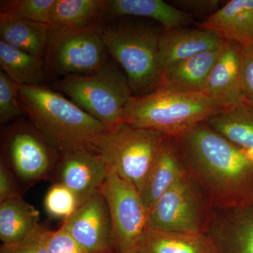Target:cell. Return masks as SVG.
Wrapping results in <instances>:
<instances>
[{
	"instance_id": "obj_30",
	"label": "cell",
	"mask_w": 253,
	"mask_h": 253,
	"mask_svg": "<svg viewBox=\"0 0 253 253\" xmlns=\"http://www.w3.org/2000/svg\"><path fill=\"white\" fill-rule=\"evenodd\" d=\"M241 81L245 101L253 108V44L242 46Z\"/></svg>"
},
{
	"instance_id": "obj_7",
	"label": "cell",
	"mask_w": 253,
	"mask_h": 253,
	"mask_svg": "<svg viewBox=\"0 0 253 253\" xmlns=\"http://www.w3.org/2000/svg\"><path fill=\"white\" fill-rule=\"evenodd\" d=\"M99 191L109 208L113 253H135L149 229V212L140 192L113 170Z\"/></svg>"
},
{
	"instance_id": "obj_20",
	"label": "cell",
	"mask_w": 253,
	"mask_h": 253,
	"mask_svg": "<svg viewBox=\"0 0 253 253\" xmlns=\"http://www.w3.org/2000/svg\"><path fill=\"white\" fill-rule=\"evenodd\" d=\"M49 36V24L0 14L1 41L12 47L42 58Z\"/></svg>"
},
{
	"instance_id": "obj_26",
	"label": "cell",
	"mask_w": 253,
	"mask_h": 253,
	"mask_svg": "<svg viewBox=\"0 0 253 253\" xmlns=\"http://www.w3.org/2000/svg\"><path fill=\"white\" fill-rule=\"evenodd\" d=\"M56 0L1 1V14L49 25L51 10Z\"/></svg>"
},
{
	"instance_id": "obj_29",
	"label": "cell",
	"mask_w": 253,
	"mask_h": 253,
	"mask_svg": "<svg viewBox=\"0 0 253 253\" xmlns=\"http://www.w3.org/2000/svg\"><path fill=\"white\" fill-rule=\"evenodd\" d=\"M50 230L40 224L36 230L21 242L2 245L1 251L8 253H48L47 241Z\"/></svg>"
},
{
	"instance_id": "obj_35",
	"label": "cell",
	"mask_w": 253,
	"mask_h": 253,
	"mask_svg": "<svg viewBox=\"0 0 253 253\" xmlns=\"http://www.w3.org/2000/svg\"></svg>"
},
{
	"instance_id": "obj_32",
	"label": "cell",
	"mask_w": 253,
	"mask_h": 253,
	"mask_svg": "<svg viewBox=\"0 0 253 253\" xmlns=\"http://www.w3.org/2000/svg\"><path fill=\"white\" fill-rule=\"evenodd\" d=\"M220 1L219 0H176L172 1V4L187 13L191 14L211 15L219 9Z\"/></svg>"
},
{
	"instance_id": "obj_1",
	"label": "cell",
	"mask_w": 253,
	"mask_h": 253,
	"mask_svg": "<svg viewBox=\"0 0 253 253\" xmlns=\"http://www.w3.org/2000/svg\"><path fill=\"white\" fill-rule=\"evenodd\" d=\"M190 166L231 208L253 202V159L204 123L178 136Z\"/></svg>"
},
{
	"instance_id": "obj_3",
	"label": "cell",
	"mask_w": 253,
	"mask_h": 253,
	"mask_svg": "<svg viewBox=\"0 0 253 253\" xmlns=\"http://www.w3.org/2000/svg\"><path fill=\"white\" fill-rule=\"evenodd\" d=\"M226 109L204 92L158 87L149 94L131 96L123 111V122L176 138Z\"/></svg>"
},
{
	"instance_id": "obj_9",
	"label": "cell",
	"mask_w": 253,
	"mask_h": 253,
	"mask_svg": "<svg viewBox=\"0 0 253 253\" xmlns=\"http://www.w3.org/2000/svg\"><path fill=\"white\" fill-rule=\"evenodd\" d=\"M201 222L199 194L186 173L158 199L149 214L153 230L201 234Z\"/></svg>"
},
{
	"instance_id": "obj_24",
	"label": "cell",
	"mask_w": 253,
	"mask_h": 253,
	"mask_svg": "<svg viewBox=\"0 0 253 253\" xmlns=\"http://www.w3.org/2000/svg\"><path fill=\"white\" fill-rule=\"evenodd\" d=\"M1 71L20 85L42 86L45 66L42 58L16 49L0 41Z\"/></svg>"
},
{
	"instance_id": "obj_10",
	"label": "cell",
	"mask_w": 253,
	"mask_h": 253,
	"mask_svg": "<svg viewBox=\"0 0 253 253\" xmlns=\"http://www.w3.org/2000/svg\"><path fill=\"white\" fill-rule=\"evenodd\" d=\"M61 226L86 253H113L109 208L99 190L84 200Z\"/></svg>"
},
{
	"instance_id": "obj_13",
	"label": "cell",
	"mask_w": 253,
	"mask_h": 253,
	"mask_svg": "<svg viewBox=\"0 0 253 253\" xmlns=\"http://www.w3.org/2000/svg\"><path fill=\"white\" fill-rule=\"evenodd\" d=\"M225 41L215 32L203 28L165 31L160 36L158 47L161 72L174 63L219 47Z\"/></svg>"
},
{
	"instance_id": "obj_2",
	"label": "cell",
	"mask_w": 253,
	"mask_h": 253,
	"mask_svg": "<svg viewBox=\"0 0 253 253\" xmlns=\"http://www.w3.org/2000/svg\"><path fill=\"white\" fill-rule=\"evenodd\" d=\"M19 101L21 109L50 147L62 155L83 150L99 154L111 126L71 99L44 86L21 85Z\"/></svg>"
},
{
	"instance_id": "obj_16",
	"label": "cell",
	"mask_w": 253,
	"mask_h": 253,
	"mask_svg": "<svg viewBox=\"0 0 253 253\" xmlns=\"http://www.w3.org/2000/svg\"><path fill=\"white\" fill-rule=\"evenodd\" d=\"M200 28L241 46L253 44V0H231L208 16Z\"/></svg>"
},
{
	"instance_id": "obj_21",
	"label": "cell",
	"mask_w": 253,
	"mask_h": 253,
	"mask_svg": "<svg viewBox=\"0 0 253 253\" xmlns=\"http://www.w3.org/2000/svg\"><path fill=\"white\" fill-rule=\"evenodd\" d=\"M135 253H221L212 239L202 234L149 229Z\"/></svg>"
},
{
	"instance_id": "obj_18",
	"label": "cell",
	"mask_w": 253,
	"mask_h": 253,
	"mask_svg": "<svg viewBox=\"0 0 253 253\" xmlns=\"http://www.w3.org/2000/svg\"><path fill=\"white\" fill-rule=\"evenodd\" d=\"M104 10L114 17L123 16L152 18L166 31L181 28L194 22L191 15L162 0H109Z\"/></svg>"
},
{
	"instance_id": "obj_4",
	"label": "cell",
	"mask_w": 253,
	"mask_h": 253,
	"mask_svg": "<svg viewBox=\"0 0 253 253\" xmlns=\"http://www.w3.org/2000/svg\"><path fill=\"white\" fill-rule=\"evenodd\" d=\"M101 32L108 52L122 67L133 96L157 89L161 82L158 64L161 33L135 24L115 25Z\"/></svg>"
},
{
	"instance_id": "obj_28",
	"label": "cell",
	"mask_w": 253,
	"mask_h": 253,
	"mask_svg": "<svg viewBox=\"0 0 253 253\" xmlns=\"http://www.w3.org/2000/svg\"><path fill=\"white\" fill-rule=\"evenodd\" d=\"M20 84L0 71V122L5 123L22 113L19 101Z\"/></svg>"
},
{
	"instance_id": "obj_31",
	"label": "cell",
	"mask_w": 253,
	"mask_h": 253,
	"mask_svg": "<svg viewBox=\"0 0 253 253\" xmlns=\"http://www.w3.org/2000/svg\"><path fill=\"white\" fill-rule=\"evenodd\" d=\"M48 253H87L61 226L56 231H50L47 241Z\"/></svg>"
},
{
	"instance_id": "obj_34",
	"label": "cell",
	"mask_w": 253,
	"mask_h": 253,
	"mask_svg": "<svg viewBox=\"0 0 253 253\" xmlns=\"http://www.w3.org/2000/svg\"><path fill=\"white\" fill-rule=\"evenodd\" d=\"M1 253H8L4 252V251H1Z\"/></svg>"
},
{
	"instance_id": "obj_27",
	"label": "cell",
	"mask_w": 253,
	"mask_h": 253,
	"mask_svg": "<svg viewBox=\"0 0 253 253\" xmlns=\"http://www.w3.org/2000/svg\"><path fill=\"white\" fill-rule=\"evenodd\" d=\"M81 204L77 195L61 183L51 186L44 199V207L48 214L63 221L71 217Z\"/></svg>"
},
{
	"instance_id": "obj_22",
	"label": "cell",
	"mask_w": 253,
	"mask_h": 253,
	"mask_svg": "<svg viewBox=\"0 0 253 253\" xmlns=\"http://www.w3.org/2000/svg\"><path fill=\"white\" fill-rule=\"evenodd\" d=\"M40 213L21 197L0 204V239L3 245L18 244L40 225Z\"/></svg>"
},
{
	"instance_id": "obj_25",
	"label": "cell",
	"mask_w": 253,
	"mask_h": 253,
	"mask_svg": "<svg viewBox=\"0 0 253 253\" xmlns=\"http://www.w3.org/2000/svg\"><path fill=\"white\" fill-rule=\"evenodd\" d=\"M101 0H56L50 16L49 26L56 28H80L92 26L104 11Z\"/></svg>"
},
{
	"instance_id": "obj_14",
	"label": "cell",
	"mask_w": 253,
	"mask_h": 253,
	"mask_svg": "<svg viewBox=\"0 0 253 253\" xmlns=\"http://www.w3.org/2000/svg\"><path fill=\"white\" fill-rule=\"evenodd\" d=\"M49 145L41 134L30 129H18L6 144L8 155L15 171L26 181L42 177L51 166Z\"/></svg>"
},
{
	"instance_id": "obj_23",
	"label": "cell",
	"mask_w": 253,
	"mask_h": 253,
	"mask_svg": "<svg viewBox=\"0 0 253 253\" xmlns=\"http://www.w3.org/2000/svg\"><path fill=\"white\" fill-rule=\"evenodd\" d=\"M214 131L246 151L253 159V108H231L207 121Z\"/></svg>"
},
{
	"instance_id": "obj_33",
	"label": "cell",
	"mask_w": 253,
	"mask_h": 253,
	"mask_svg": "<svg viewBox=\"0 0 253 253\" xmlns=\"http://www.w3.org/2000/svg\"><path fill=\"white\" fill-rule=\"evenodd\" d=\"M20 196L17 186L9 169L2 161L0 163V202Z\"/></svg>"
},
{
	"instance_id": "obj_17",
	"label": "cell",
	"mask_w": 253,
	"mask_h": 253,
	"mask_svg": "<svg viewBox=\"0 0 253 253\" xmlns=\"http://www.w3.org/2000/svg\"><path fill=\"white\" fill-rule=\"evenodd\" d=\"M172 139L168 136L163 142L140 192L149 214L158 199L186 174Z\"/></svg>"
},
{
	"instance_id": "obj_6",
	"label": "cell",
	"mask_w": 253,
	"mask_h": 253,
	"mask_svg": "<svg viewBox=\"0 0 253 253\" xmlns=\"http://www.w3.org/2000/svg\"><path fill=\"white\" fill-rule=\"evenodd\" d=\"M167 137L159 131L120 123L110 127L99 154L110 170L141 192Z\"/></svg>"
},
{
	"instance_id": "obj_19",
	"label": "cell",
	"mask_w": 253,
	"mask_h": 253,
	"mask_svg": "<svg viewBox=\"0 0 253 253\" xmlns=\"http://www.w3.org/2000/svg\"><path fill=\"white\" fill-rule=\"evenodd\" d=\"M214 230L220 253H253V202L231 208Z\"/></svg>"
},
{
	"instance_id": "obj_5",
	"label": "cell",
	"mask_w": 253,
	"mask_h": 253,
	"mask_svg": "<svg viewBox=\"0 0 253 253\" xmlns=\"http://www.w3.org/2000/svg\"><path fill=\"white\" fill-rule=\"evenodd\" d=\"M57 86L83 111L109 126L123 122V111L133 96L126 74L108 63L91 74L65 76Z\"/></svg>"
},
{
	"instance_id": "obj_11",
	"label": "cell",
	"mask_w": 253,
	"mask_h": 253,
	"mask_svg": "<svg viewBox=\"0 0 253 253\" xmlns=\"http://www.w3.org/2000/svg\"><path fill=\"white\" fill-rule=\"evenodd\" d=\"M109 172L107 163L99 153L73 151L63 154L59 183L77 195L82 204L99 191Z\"/></svg>"
},
{
	"instance_id": "obj_8",
	"label": "cell",
	"mask_w": 253,
	"mask_h": 253,
	"mask_svg": "<svg viewBox=\"0 0 253 253\" xmlns=\"http://www.w3.org/2000/svg\"><path fill=\"white\" fill-rule=\"evenodd\" d=\"M47 59L66 76L91 74L106 64V49L96 24L80 28L50 27Z\"/></svg>"
},
{
	"instance_id": "obj_12",
	"label": "cell",
	"mask_w": 253,
	"mask_h": 253,
	"mask_svg": "<svg viewBox=\"0 0 253 253\" xmlns=\"http://www.w3.org/2000/svg\"><path fill=\"white\" fill-rule=\"evenodd\" d=\"M241 44L226 41L203 91L228 109L248 105L241 89Z\"/></svg>"
},
{
	"instance_id": "obj_15",
	"label": "cell",
	"mask_w": 253,
	"mask_h": 253,
	"mask_svg": "<svg viewBox=\"0 0 253 253\" xmlns=\"http://www.w3.org/2000/svg\"><path fill=\"white\" fill-rule=\"evenodd\" d=\"M224 43L216 49L208 50L165 68L161 73V84L158 87L184 92H203Z\"/></svg>"
}]
</instances>
